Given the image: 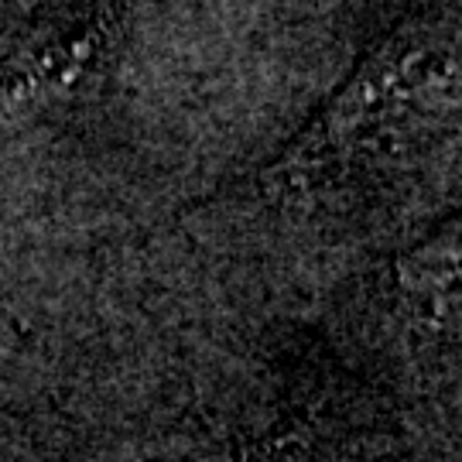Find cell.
I'll return each mask as SVG.
<instances>
[{"label": "cell", "mask_w": 462, "mask_h": 462, "mask_svg": "<svg viewBox=\"0 0 462 462\" xmlns=\"http://www.w3.org/2000/svg\"><path fill=\"white\" fill-rule=\"evenodd\" d=\"M97 24L89 28H59L49 34H34L32 49H24L14 62H7V76H17V83H59L66 76H76L79 69L97 62L99 51Z\"/></svg>", "instance_id": "1"}]
</instances>
